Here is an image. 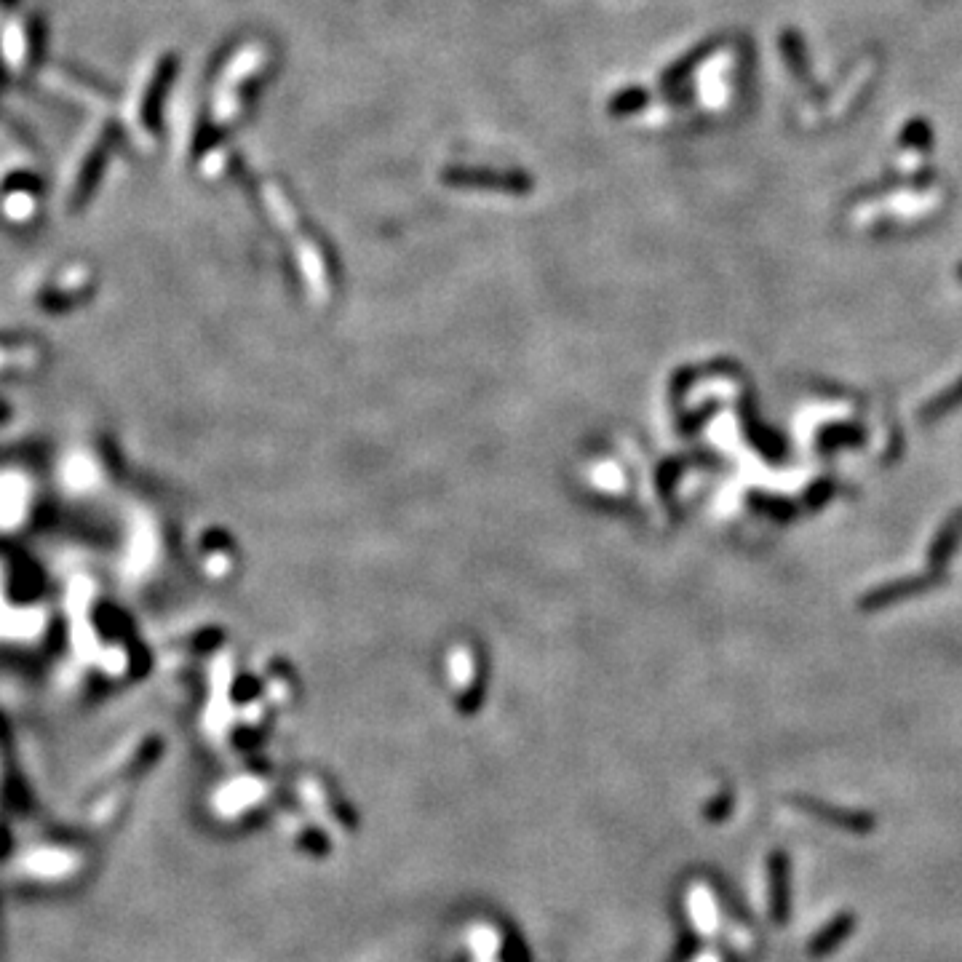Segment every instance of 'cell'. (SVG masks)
I'll return each instance as SVG.
<instances>
[{"instance_id":"cell-5","label":"cell","mask_w":962,"mask_h":962,"mask_svg":"<svg viewBox=\"0 0 962 962\" xmlns=\"http://www.w3.org/2000/svg\"><path fill=\"white\" fill-rule=\"evenodd\" d=\"M647 102H650V94L645 89H623L610 99L607 110H610L612 118H623V115L639 113Z\"/></svg>"},{"instance_id":"cell-4","label":"cell","mask_w":962,"mask_h":962,"mask_svg":"<svg viewBox=\"0 0 962 962\" xmlns=\"http://www.w3.org/2000/svg\"><path fill=\"white\" fill-rule=\"evenodd\" d=\"M850 930H853V917H837L834 922H829L824 930H821V936L810 944V954H816V957H821V954H826V952H832L834 946L840 944L842 938L848 936Z\"/></svg>"},{"instance_id":"cell-3","label":"cell","mask_w":962,"mask_h":962,"mask_svg":"<svg viewBox=\"0 0 962 962\" xmlns=\"http://www.w3.org/2000/svg\"><path fill=\"white\" fill-rule=\"evenodd\" d=\"M773 912H775V922H786V914H789V874H786V858L781 853L773 856Z\"/></svg>"},{"instance_id":"cell-2","label":"cell","mask_w":962,"mask_h":962,"mask_svg":"<svg viewBox=\"0 0 962 962\" xmlns=\"http://www.w3.org/2000/svg\"><path fill=\"white\" fill-rule=\"evenodd\" d=\"M174 73H177V57H166L164 62H161V67H158V73H155L153 83H150V91H147L145 110H142V113H145V123L153 131H158L161 105H164L166 91H169V86H172Z\"/></svg>"},{"instance_id":"cell-1","label":"cell","mask_w":962,"mask_h":962,"mask_svg":"<svg viewBox=\"0 0 962 962\" xmlns=\"http://www.w3.org/2000/svg\"><path fill=\"white\" fill-rule=\"evenodd\" d=\"M441 180L455 188H492L514 193V196L530 193L535 185L530 174L519 169H487V166H449L441 174Z\"/></svg>"}]
</instances>
